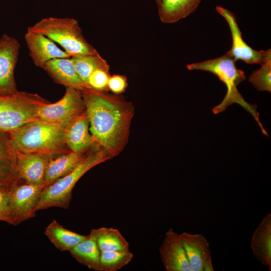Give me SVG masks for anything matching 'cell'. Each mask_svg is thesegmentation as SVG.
<instances>
[{
  "mask_svg": "<svg viewBox=\"0 0 271 271\" xmlns=\"http://www.w3.org/2000/svg\"><path fill=\"white\" fill-rule=\"evenodd\" d=\"M81 92L91 134L111 158L117 156L128 141L134 111L132 103L91 88Z\"/></svg>",
  "mask_w": 271,
  "mask_h": 271,
  "instance_id": "cell-1",
  "label": "cell"
},
{
  "mask_svg": "<svg viewBox=\"0 0 271 271\" xmlns=\"http://www.w3.org/2000/svg\"><path fill=\"white\" fill-rule=\"evenodd\" d=\"M236 60L227 52L225 55L205 61L189 64L187 68L189 70H202L215 75L226 86L227 92L218 105L214 106L212 111L218 114L225 110L229 106L237 103L241 105L253 117L265 136L268 134L263 128L259 118L257 106L247 102L237 89V85L245 80L244 72L237 68Z\"/></svg>",
  "mask_w": 271,
  "mask_h": 271,
  "instance_id": "cell-2",
  "label": "cell"
},
{
  "mask_svg": "<svg viewBox=\"0 0 271 271\" xmlns=\"http://www.w3.org/2000/svg\"><path fill=\"white\" fill-rule=\"evenodd\" d=\"M17 152L49 156L71 152L65 141V129L38 119L8 133Z\"/></svg>",
  "mask_w": 271,
  "mask_h": 271,
  "instance_id": "cell-3",
  "label": "cell"
},
{
  "mask_svg": "<svg viewBox=\"0 0 271 271\" xmlns=\"http://www.w3.org/2000/svg\"><path fill=\"white\" fill-rule=\"evenodd\" d=\"M110 159L96 143L72 171L44 188L36 206L37 211L51 207L67 209L72 199V190L79 179L93 167Z\"/></svg>",
  "mask_w": 271,
  "mask_h": 271,
  "instance_id": "cell-4",
  "label": "cell"
},
{
  "mask_svg": "<svg viewBox=\"0 0 271 271\" xmlns=\"http://www.w3.org/2000/svg\"><path fill=\"white\" fill-rule=\"evenodd\" d=\"M28 29L59 44L71 57L95 55L97 50L86 40L78 21L70 18H45Z\"/></svg>",
  "mask_w": 271,
  "mask_h": 271,
  "instance_id": "cell-5",
  "label": "cell"
},
{
  "mask_svg": "<svg viewBox=\"0 0 271 271\" xmlns=\"http://www.w3.org/2000/svg\"><path fill=\"white\" fill-rule=\"evenodd\" d=\"M49 103L37 93L17 90L0 94V132L9 133L37 120L40 109Z\"/></svg>",
  "mask_w": 271,
  "mask_h": 271,
  "instance_id": "cell-6",
  "label": "cell"
},
{
  "mask_svg": "<svg viewBox=\"0 0 271 271\" xmlns=\"http://www.w3.org/2000/svg\"><path fill=\"white\" fill-rule=\"evenodd\" d=\"M85 111L81 91L66 87L63 96L55 103H49L39 111L37 119L64 129L79 115Z\"/></svg>",
  "mask_w": 271,
  "mask_h": 271,
  "instance_id": "cell-7",
  "label": "cell"
},
{
  "mask_svg": "<svg viewBox=\"0 0 271 271\" xmlns=\"http://www.w3.org/2000/svg\"><path fill=\"white\" fill-rule=\"evenodd\" d=\"M46 186L26 183L14 180L9 186L10 204L14 225H17L36 215V206Z\"/></svg>",
  "mask_w": 271,
  "mask_h": 271,
  "instance_id": "cell-8",
  "label": "cell"
},
{
  "mask_svg": "<svg viewBox=\"0 0 271 271\" xmlns=\"http://www.w3.org/2000/svg\"><path fill=\"white\" fill-rule=\"evenodd\" d=\"M20 44L7 34L0 37V94L17 90L14 71L18 60Z\"/></svg>",
  "mask_w": 271,
  "mask_h": 271,
  "instance_id": "cell-9",
  "label": "cell"
},
{
  "mask_svg": "<svg viewBox=\"0 0 271 271\" xmlns=\"http://www.w3.org/2000/svg\"><path fill=\"white\" fill-rule=\"evenodd\" d=\"M160 258L167 271H193L180 234L169 229L159 248Z\"/></svg>",
  "mask_w": 271,
  "mask_h": 271,
  "instance_id": "cell-10",
  "label": "cell"
},
{
  "mask_svg": "<svg viewBox=\"0 0 271 271\" xmlns=\"http://www.w3.org/2000/svg\"><path fill=\"white\" fill-rule=\"evenodd\" d=\"M216 10L226 21L231 31L232 44L231 49L227 52L229 55L236 61L240 60L248 64H261L265 51L255 50L246 43L232 12L220 6H216Z\"/></svg>",
  "mask_w": 271,
  "mask_h": 271,
  "instance_id": "cell-11",
  "label": "cell"
},
{
  "mask_svg": "<svg viewBox=\"0 0 271 271\" xmlns=\"http://www.w3.org/2000/svg\"><path fill=\"white\" fill-rule=\"evenodd\" d=\"M50 156L17 152L14 180L30 184L45 185V172Z\"/></svg>",
  "mask_w": 271,
  "mask_h": 271,
  "instance_id": "cell-12",
  "label": "cell"
},
{
  "mask_svg": "<svg viewBox=\"0 0 271 271\" xmlns=\"http://www.w3.org/2000/svg\"><path fill=\"white\" fill-rule=\"evenodd\" d=\"M26 43L34 64L43 68L49 61L71 56L59 48L52 40L45 35L27 29L24 36Z\"/></svg>",
  "mask_w": 271,
  "mask_h": 271,
  "instance_id": "cell-13",
  "label": "cell"
},
{
  "mask_svg": "<svg viewBox=\"0 0 271 271\" xmlns=\"http://www.w3.org/2000/svg\"><path fill=\"white\" fill-rule=\"evenodd\" d=\"M180 234L192 270H214L209 244L205 237L186 232Z\"/></svg>",
  "mask_w": 271,
  "mask_h": 271,
  "instance_id": "cell-14",
  "label": "cell"
},
{
  "mask_svg": "<svg viewBox=\"0 0 271 271\" xmlns=\"http://www.w3.org/2000/svg\"><path fill=\"white\" fill-rule=\"evenodd\" d=\"M89 122L86 111L77 116L65 129V141L71 152L85 153L95 143L89 130Z\"/></svg>",
  "mask_w": 271,
  "mask_h": 271,
  "instance_id": "cell-15",
  "label": "cell"
},
{
  "mask_svg": "<svg viewBox=\"0 0 271 271\" xmlns=\"http://www.w3.org/2000/svg\"><path fill=\"white\" fill-rule=\"evenodd\" d=\"M56 83L65 87L83 91L87 87L78 76L71 57L56 58L48 62L42 68Z\"/></svg>",
  "mask_w": 271,
  "mask_h": 271,
  "instance_id": "cell-16",
  "label": "cell"
},
{
  "mask_svg": "<svg viewBox=\"0 0 271 271\" xmlns=\"http://www.w3.org/2000/svg\"><path fill=\"white\" fill-rule=\"evenodd\" d=\"M250 247L254 257L271 270V214L267 213L254 231Z\"/></svg>",
  "mask_w": 271,
  "mask_h": 271,
  "instance_id": "cell-17",
  "label": "cell"
},
{
  "mask_svg": "<svg viewBox=\"0 0 271 271\" xmlns=\"http://www.w3.org/2000/svg\"><path fill=\"white\" fill-rule=\"evenodd\" d=\"M86 152H69L51 156L45 175L44 184L46 187L72 171L80 162Z\"/></svg>",
  "mask_w": 271,
  "mask_h": 271,
  "instance_id": "cell-18",
  "label": "cell"
},
{
  "mask_svg": "<svg viewBox=\"0 0 271 271\" xmlns=\"http://www.w3.org/2000/svg\"><path fill=\"white\" fill-rule=\"evenodd\" d=\"M17 152L8 133L0 134V186H9L15 179Z\"/></svg>",
  "mask_w": 271,
  "mask_h": 271,
  "instance_id": "cell-19",
  "label": "cell"
},
{
  "mask_svg": "<svg viewBox=\"0 0 271 271\" xmlns=\"http://www.w3.org/2000/svg\"><path fill=\"white\" fill-rule=\"evenodd\" d=\"M202 0H160L159 16L165 23L177 22L188 16L197 8Z\"/></svg>",
  "mask_w": 271,
  "mask_h": 271,
  "instance_id": "cell-20",
  "label": "cell"
},
{
  "mask_svg": "<svg viewBox=\"0 0 271 271\" xmlns=\"http://www.w3.org/2000/svg\"><path fill=\"white\" fill-rule=\"evenodd\" d=\"M78 262L88 268L100 271V251L93 233L91 231L86 237L69 251Z\"/></svg>",
  "mask_w": 271,
  "mask_h": 271,
  "instance_id": "cell-21",
  "label": "cell"
},
{
  "mask_svg": "<svg viewBox=\"0 0 271 271\" xmlns=\"http://www.w3.org/2000/svg\"><path fill=\"white\" fill-rule=\"evenodd\" d=\"M44 233L53 245L62 251H69L87 236L64 227L55 219L45 228Z\"/></svg>",
  "mask_w": 271,
  "mask_h": 271,
  "instance_id": "cell-22",
  "label": "cell"
},
{
  "mask_svg": "<svg viewBox=\"0 0 271 271\" xmlns=\"http://www.w3.org/2000/svg\"><path fill=\"white\" fill-rule=\"evenodd\" d=\"M91 231L95 236L100 252L129 249L128 242L115 228L102 227Z\"/></svg>",
  "mask_w": 271,
  "mask_h": 271,
  "instance_id": "cell-23",
  "label": "cell"
},
{
  "mask_svg": "<svg viewBox=\"0 0 271 271\" xmlns=\"http://www.w3.org/2000/svg\"><path fill=\"white\" fill-rule=\"evenodd\" d=\"M74 67L78 76L85 85H88V80L90 74L96 69L104 68L109 70L106 62L100 55H85L71 57Z\"/></svg>",
  "mask_w": 271,
  "mask_h": 271,
  "instance_id": "cell-24",
  "label": "cell"
},
{
  "mask_svg": "<svg viewBox=\"0 0 271 271\" xmlns=\"http://www.w3.org/2000/svg\"><path fill=\"white\" fill-rule=\"evenodd\" d=\"M261 67L252 72L248 80L258 91L271 92V50L265 51Z\"/></svg>",
  "mask_w": 271,
  "mask_h": 271,
  "instance_id": "cell-25",
  "label": "cell"
},
{
  "mask_svg": "<svg viewBox=\"0 0 271 271\" xmlns=\"http://www.w3.org/2000/svg\"><path fill=\"white\" fill-rule=\"evenodd\" d=\"M133 257L129 249L100 252V271H116L128 264Z\"/></svg>",
  "mask_w": 271,
  "mask_h": 271,
  "instance_id": "cell-26",
  "label": "cell"
},
{
  "mask_svg": "<svg viewBox=\"0 0 271 271\" xmlns=\"http://www.w3.org/2000/svg\"><path fill=\"white\" fill-rule=\"evenodd\" d=\"M109 77V70L96 69L89 76L88 85L89 87L97 91L105 92L108 89L107 84Z\"/></svg>",
  "mask_w": 271,
  "mask_h": 271,
  "instance_id": "cell-27",
  "label": "cell"
},
{
  "mask_svg": "<svg viewBox=\"0 0 271 271\" xmlns=\"http://www.w3.org/2000/svg\"><path fill=\"white\" fill-rule=\"evenodd\" d=\"M0 221L14 225L10 204L9 186H0Z\"/></svg>",
  "mask_w": 271,
  "mask_h": 271,
  "instance_id": "cell-28",
  "label": "cell"
},
{
  "mask_svg": "<svg viewBox=\"0 0 271 271\" xmlns=\"http://www.w3.org/2000/svg\"><path fill=\"white\" fill-rule=\"evenodd\" d=\"M127 86V78L125 76L121 75H113L110 76L107 87L115 94L123 92Z\"/></svg>",
  "mask_w": 271,
  "mask_h": 271,
  "instance_id": "cell-29",
  "label": "cell"
},
{
  "mask_svg": "<svg viewBox=\"0 0 271 271\" xmlns=\"http://www.w3.org/2000/svg\"><path fill=\"white\" fill-rule=\"evenodd\" d=\"M158 3L159 2L160 0H156Z\"/></svg>",
  "mask_w": 271,
  "mask_h": 271,
  "instance_id": "cell-30",
  "label": "cell"
},
{
  "mask_svg": "<svg viewBox=\"0 0 271 271\" xmlns=\"http://www.w3.org/2000/svg\"><path fill=\"white\" fill-rule=\"evenodd\" d=\"M1 132H0V134H1Z\"/></svg>",
  "mask_w": 271,
  "mask_h": 271,
  "instance_id": "cell-31",
  "label": "cell"
}]
</instances>
